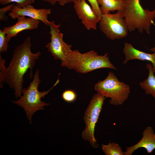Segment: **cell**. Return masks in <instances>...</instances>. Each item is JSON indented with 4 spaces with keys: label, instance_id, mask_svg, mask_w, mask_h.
I'll return each mask as SVG.
<instances>
[{
    "label": "cell",
    "instance_id": "obj_26",
    "mask_svg": "<svg viewBox=\"0 0 155 155\" xmlns=\"http://www.w3.org/2000/svg\"></svg>",
    "mask_w": 155,
    "mask_h": 155
},
{
    "label": "cell",
    "instance_id": "obj_9",
    "mask_svg": "<svg viewBox=\"0 0 155 155\" xmlns=\"http://www.w3.org/2000/svg\"><path fill=\"white\" fill-rule=\"evenodd\" d=\"M73 3L76 13L86 28L88 30H96L101 17L96 13L85 0H81Z\"/></svg>",
    "mask_w": 155,
    "mask_h": 155
},
{
    "label": "cell",
    "instance_id": "obj_3",
    "mask_svg": "<svg viewBox=\"0 0 155 155\" xmlns=\"http://www.w3.org/2000/svg\"><path fill=\"white\" fill-rule=\"evenodd\" d=\"M123 14L129 32L137 30L141 33L145 31L150 34L151 26L154 24L155 18V9L151 11L144 9L140 0H126V7Z\"/></svg>",
    "mask_w": 155,
    "mask_h": 155
},
{
    "label": "cell",
    "instance_id": "obj_23",
    "mask_svg": "<svg viewBox=\"0 0 155 155\" xmlns=\"http://www.w3.org/2000/svg\"><path fill=\"white\" fill-rule=\"evenodd\" d=\"M47 2L53 5H54L57 2V0H41Z\"/></svg>",
    "mask_w": 155,
    "mask_h": 155
},
{
    "label": "cell",
    "instance_id": "obj_14",
    "mask_svg": "<svg viewBox=\"0 0 155 155\" xmlns=\"http://www.w3.org/2000/svg\"><path fill=\"white\" fill-rule=\"evenodd\" d=\"M101 5L100 9L102 14L110 13L111 12L117 11L123 12L126 6V0H97Z\"/></svg>",
    "mask_w": 155,
    "mask_h": 155
},
{
    "label": "cell",
    "instance_id": "obj_5",
    "mask_svg": "<svg viewBox=\"0 0 155 155\" xmlns=\"http://www.w3.org/2000/svg\"><path fill=\"white\" fill-rule=\"evenodd\" d=\"M94 89L97 93L110 98V104L115 106L122 105L128 99L130 92L129 86L119 81L111 71L105 79L95 84Z\"/></svg>",
    "mask_w": 155,
    "mask_h": 155
},
{
    "label": "cell",
    "instance_id": "obj_19",
    "mask_svg": "<svg viewBox=\"0 0 155 155\" xmlns=\"http://www.w3.org/2000/svg\"><path fill=\"white\" fill-rule=\"evenodd\" d=\"M8 42L6 39V34L0 30V53L5 52L8 46Z\"/></svg>",
    "mask_w": 155,
    "mask_h": 155
},
{
    "label": "cell",
    "instance_id": "obj_11",
    "mask_svg": "<svg viewBox=\"0 0 155 155\" xmlns=\"http://www.w3.org/2000/svg\"><path fill=\"white\" fill-rule=\"evenodd\" d=\"M17 22L13 25L4 27L2 30L6 34L7 41L9 42L13 37H16L20 32L25 30H33L38 28L40 21L34 19L20 16L17 18Z\"/></svg>",
    "mask_w": 155,
    "mask_h": 155
},
{
    "label": "cell",
    "instance_id": "obj_2",
    "mask_svg": "<svg viewBox=\"0 0 155 155\" xmlns=\"http://www.w3.org/2000/svg\"><path fill=\"white\" fill-rule=\"evenodd\" d=\"M59 75L60 73L57 81L50 89L40 92L38 90V87L41 80L39 78V70L37 69L33 75V80L28 88L23 90V95L17 100L12 101L24 109L30 124H31L32 117L35 113L39 110H44V106L49 105V103L42 101L41 98H44L59 83Z\"/></svg>",
    "mask_w": 155,
    "mask_h": 155
},
{
    "label": "cell",
    "instance_id": "obj_15",
    "mask_svg": "<svg viewBox=\"0 0 155 155\" xmlns=\"http://www.w3.org/2000/svg\"><path fill=\"white\" fill-rule=\"evenodd\" d=\"M146 67L148 71L147 79L140 83L141 88L144 90L146 94L150 95L155 99V76L151 63L146 64Z\"/></svg>",
    "mask_w": 155,
    "mask_h": 155
},
{
    "label": "cell",
    "instance_id": "obj_13",
    "mask_svg": "<svg viewBox=\"0 0 155 155\" xmlns=\"http://www.w3.org/2000/svg\"><path fill=\"white\" fill-rule=\"evenodd\" d=\"M123 52L125 56L124 64L129 61L134 59L149 61L152 64L155 73V52L151 54L143 52L135 48L131 44L128 42L124 44Z\"/></svg>",
    "mask_w": 155,
    "mask_h": 155
},
{
    "label": "cell",
    "instance_id": "obj_21",
    "mask_svg": "<svg viewBox=\"0 0 155 155\" xmlns=\"http://www.w3.org/2000/svg\"><path fill=\"white\" fill-rule=\"evenodd\" d=\"M14 4L9 5L0 9V20L2 21H6L8 19V17L5 16V13L7 11H11Z\"/></svg>",
    "mask_w": 155,
    "mask_h": 155
},
{
    "label": "cell",
    "instance_id": "obj_25",
    "mask_svg": "<svg viewBox=\"0 0 155 155\" xmlns=\"http://www.w3.org/2000/svg\"><path fill=\"white\" fill-rule=\"evenodd\" d=\"M154 75H155V74H154Z\"/></svg>",
    "mask_w": 155,
    "mask_h": 155
},
{
    "label": "cell",
    "instance_id": "obj_8",
    "mask_svg": "<svg viewBox=\"0 0 155 155\" xmlns=\"http://www.w3.org/2000/svg\"><path fill=\"white\" fill-rule=\"evenodd\" d=\"M99 23L100 31L110 40L121 39L128 34L129 31L122 12L102 14Z\"/></svg>",
    "mask_w": 155,
    "mask_h": 155
},
{
    "label": "cell",
    "instance_id": "obj_6",
    "mask_svg": "<svg viewBox=\"0 0 155 155\" xmlns=\"http://www.w3.org/2000/svg\"><path fill=\"white\" fill-rule=\"evenodd\" d=\"M106 98L97 93L95 94L84 114V120L85 126L82 132V137L94 148L98 147L94 135L95 128Z\"/></svg>",
    "mask_w": 155,
    "mask_h": 155
},
{
    "label": "cell",
    "instance_id": "obj_12",
    "mask_svg": "<svg viewBox=\"0 0 155 155\" xmlns=\"http://www.w3.org/2000/svg\"><path fill=\"white\" fill-rule=\"evenodd\" d=\"M141 139L135 144L126 148L124 155H131L135 151L141 148H144L151 154L155 149V133L152 127L148 126L144 130Z\"/></svg>",
    "mask_w": 155,
    "mask_h": 155
},
{
    "label": "cell",
    "instance_id": "obj_20",
    "mask_svg": "<svg viewBox=\"0 0 155 155\" xmlns=\"http://www.w3.org/2000/svg\"><path fill=\"white\" fill-rule=\"evenodd\" d=\"M81 0H71V2L73 3ZM90 3L92 9L96 13L99 17L101 18L102 14L100 9L97 0H87Z\"/></svg>",
    "mask_w": 155,
    "mask_h": 155
},
{
    "label": "cell",
    "instance_id": "obj_16",
    "mask_svg": "<svg viewBox=\"0 0 155 155\" xmlns=\"http://www.w3.org/2000/svg\"><path fill=\"white\" fill-rule=\"evenodd\" d=\"M102 148L106 155H124L121 147L115 142H109L107 145L102 144Z\"/></svg>",
    "mask_w": 155,
    "mask_h": 155
},
{
    "label": "cell",
    "instance_id": "obj_10",
    "mask_svg": "<svg viewBox=\"0 0 155 155\" xmlns=\"http://www.w3.org/2000/svg\"><path fill=\"white\" fill-rule=\"evenodd\" d=\"M51 13L50 9H37L31 5L22 8L14 5L8 16L13 19H17L20 16H26L41 22L45 25L49 26L48 16Z\"/></svg>",
    "mask_w": 155,
    "mask_h": 155
},
{
    "label": "cell",
    "instance_id": "obj_7",
    "mask_svg": "<svg viewBox=\"0 0 155 155\" xmlns=\"http://www.w3.org/2000/svg\"><path fill=\"white\" fill-rule=\"evenodd\" d=\"M75 70L78 73L84 74L103 68L117 69L110 61L108 53L99 55L93 50L81 53L78 50H75Z\"/></svg>",
    "mask_w": 155,
    "mask_h": 155
},
{
    "label": "cell",
    "instance_id": "obj_17",
    "mask_svg": "<svg viewBox=\"0 0 155 155\" xmlns=\"http://www.w3.org/2000/svg\"><path fill=\"white\" fill-rule=\"evenodd\" d=\"M34 0H0V4L5 5L10 3L15 2L19 7L22 8L34 3Z\"/></svg>",
    "mask_w": 155,
    "mask_h": 155
},
{
    "label": "cell",
    "instance_id": "obj_1",
    "mask_svg": "<svg viewBox=\"0 0 155 155\" xmlns=\"http://www.w3.org/2000/svg\"><path fill=\"white\" fill-rule=\"evenodd\" d=\"M31 38L28 36L21 44L15 49L8 66L5 65V60L0 55V85L7 83L14 89L16 98L21 96L23 89L24 76L29 69L30 77L33 76L32 71L36 61L41 55L40 51L32 53L31 51Z\"/></svg>",
    "mask_w": 155,
    "mask_h": 155
},
{
    "label": "cell",
    "instance_id": "obj_18",
    "mask_svg": "<svg viewBox=\"0 0 155 155\" xmlns=\"http://www.w3.org/2000/svg\"><path fill=\"white\" fill-rule=\"evenodd\" d=\"M63 99L65 102H71L76 99L77 95L75 92L71 90H67L64 91L62 95Z\"/></svg>",
    "mask_w": 155,
    "mask_h": 155
},
{
    "label": "cell",
    "instance_id": "obj_24",
    "mask_svg": "<svg viewBox=\"0 0 155 155\" xmlns=\"http://www.w3.org/2000/svg\"><path fill=\"white\" fill-rule=\"evenodd\" d=\"M150 50L153 53L155 52V46L154 47L150 49Z\"/></svg>",
    "mask_w": 155,
    "mask_h": 155
},
{
    "label": "cell",
    "instance_id": "obj_22",
    "mask_svg": "<svg viewBox=\"0 0 155 155\" xmlns=\"http://www.w3.org/2000/svg\"><path fill=\"white\" fill-rule=\"evenodd\" d=\"M71 2V0H57V2L61 6H64Z\"/></svg>",
    "mask_w": 155,
    "mask_h": 155
},
{
    "label": "cell",
    "instance_id": "obj_4",
    "mask_svg": "<svg viewBox=\"0 0 155 155\" xmlns=\"http://www.w3.org/2000/svg\"><path fill=\"white\" fill-rule=\"evenodd\" d=\"M61 24H55L53 20L49 22L51 40L45 47L55 59L61 61V66L69 69H75L73 50L71 49L72 46L64 41L63 34L59 29Z\"/></svg>",
    "mask_w": 155,
    "mask_h": 155
}]
</instances>
